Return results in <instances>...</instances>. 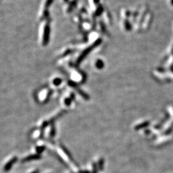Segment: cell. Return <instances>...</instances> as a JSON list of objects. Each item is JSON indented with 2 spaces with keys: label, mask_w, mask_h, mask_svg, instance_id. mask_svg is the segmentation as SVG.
<instances>
[{
  "label": "cell",
  "mask_w": 173,
  "mask_h": 173,
  "mask_svg": "<svg viewBox=\"0 0 173 173\" xmlns=\"http://www.w3.org/2000/svg\"><path fill=\"white\" fill-rule=\"evenodd\" d=\"M103 165H104L103 159H101V160H99L98 166H99V169H100V170H103Z\"/></svg>",
  "instance_id": "4"
},
{
  "label": "cell",
  "mask_w": 173,
  "mask_h": 173,
  "mask_svg": "<svg viewBox=\"0 0 173 173\" xmlns=\"http://www.w3.org/2000/svg\"><path fill=\"white\" fill-rule=\"evenodd\" d=\"M40 158V156H39V155H33L31 156V157H27V158H25V160L26 161H30V160H32V159H38V158Z\"/></svg>",
  "instance_id": "3"
},
{
  "label": "cell",
  "mask_w": 173,
  "mask_h": 173,
  "mask_svg": "<svg viewBox=\"0 0 173 173\" xmlns=\"http://www.w3.org/2000/svg\"><path fill=\"white\" fill-rule=\"evenodd\" d=\"M171 3L172 4H173V0H171Z\"/></svg>",
  "instance_id": "11"
},
{
  "label": "cell",
  "mask_w": 173,
  "mask_h": 173,
  "mask_svg": "<svg viewBox=\"0 0 173 173\" xmlns=\"http://www.w3.org/2000/svg\"><path fill=\"white\" fill-rule=\"evenodd\" d=\"M93 173H97V170H96V165L93 166Z\"/></svg>",
  "instance_id": "8"
},
{
  "label": "cell",
  "mask_w": 173,
  "mask_h": 173,
  "mask_svg": "<svg viewBox=\"0 0 173 173\" xmlns=\"http://www.w3.org/2000/svg\"><path fill=\"white\" fill-rule=\"evenodd\" d=\"M37 151L38 153H41L43 150H44V147H38V148L37 149Z\"/></svg>",
  "instance_id": "7"
},
{
  "label": "cell",
  "mask_w": 173,
  "mask_h": 173,
  "mask_svg": "<svg viewBox=\"0 0 173 173\" xmlns=\"http://www.w3.org/2000/svg\"><path fill=\"white\" fill-rule=\"evenodd\" d=\"M60 80H59V79H56V80H55L53 81V84L56 85H60Z\"/></svg>",
  "instance_id": "5"
},
{
  "label": "cell",
  "mask_w": 173,
  "mask_h": 173,
  "mask_svg": "<svg viewBox=\"0 0 173 173\" xmlns=\"http://www.w3.org/2000/svg\"><path fill=\"white\" fill-rule=\"evenodd\" d=\"M38 173V171H35V172H33V173Z\"/></svg>",
  "instance_id": "10"
},
{
  "label": "cell",
  "mask_w": 173,
  "mask_h": 173,
  "mask_svg": "<svg viewBox=\"0 0 173 173\" xmlns=\"http://www.w3.org/2000/svg\"><path fill=\"white\" fill-rule=\"evenodd\" d=\"M149 124H150V122L146 121V122H144V123H142V124H139V125H138V126H137L135 128L137 130H140V129H142V128H144L147 127V126H149Z\"/></svg>",
  "instance_id": "2"
},
{
  "label": "cell",
  "mask_w": 173,
  "mask_h": 173,
  "mask_svg": "<svg viewBox=\"0 0 173 173\" xmlns=\"http://www.w3.org/2000/svg\"><path fill=\"white\" fill-rule=\"evenodd\" d=\"M71 98H67V99L65 100V104H66L67 105H68V106L71 105Z\"/></svg>",
  "instance_id": "6"
},
{
  "label": "cell",
  "mask_w": 173,
  "mask_h": 173,
  "mask_svg": "<svg viewBox=\"0 0 173 173\" xmlns=\"http://www.w3.org/2000/svg\"><path fill=\"white\" fill-rule=\"evenodd\" d=\"M15 161H16V158H13V159H12L10 161L8 162L7 164H6L5 167H4V171H8L9 169H10V167H12V164H13L15 163Z\"/></svg>",
  "instance_id": "1"
},
{
  "label": "cell",
  "mask_w": 173,
  "mask_h": 173,
  "mask_svg": "<svg viewBox=\"0 0 173 173\" xmlns=\"http://www.w3.org/2000/svg\"><path fill=\"white\" fill-rule=\"evenodd\" d=\"M79 173H90V172L87 171H82L79 172Z\"/></svg>",
  "instance_id": "9"
}]
</instances>
